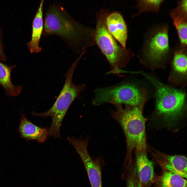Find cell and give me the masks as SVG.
Listing matches in <instances>:
<instances>
[{
	"mask_svg": "<svg viewBox=\"0 0 187 187\" xmlns=\"http://www.w3.org/2000/svg\"><path fill=\"white\" fill-rule=\"evenodd\" d=\"M43 33L57 35L73 50L82 52L95 44L94 29L76 20L61 5L54 4L45 16Z\"/></svg>",
	"mask_w": 187,
	"mask_h": 187,
	"instance_id": "6da1fadb",
	"label": "cell"
},
{
	"mask_svg": "<svg viewBox=\"0 0 187 187\" xmlns=\"http://www.w3.org/2000/svg\"><path fill=\"white\" fill-rule=\"evenodd\" d=\"M144 102L137 106L127 105L125 108L121 104L115 105L114 116L122 127L126 140L127 153L124 165L132 160L133 150L136 151L146 150L145 120L142 112Z\"/></svg>",
	"mask_w": 187,
	"mask_h": 187,
	"instance_id": "7a4b0ae2",
	"label": "cell"
},
{
	"mask_svg": "<svg viewBox=\"0 0 187 187\" xmlns=\"http://www.w3.org/2000/svg\"><path fill=\"white\" fill-rule=\"evenodd\" d=\"M109 13L106 9H102L97 13L95 41L110 65L109 73L119 76L122 72L121 69L126 66L133 54L129 49L118 44L109 32L105 20Z\"/></svg>",
	"mask_w": 187,
	"mask_h": 187,
	"instance_id": "3957f363",
	"label": "cell"
},
{
	"mask_svg": "<svg viewBox=\"0 0 187 187\" xmlns=\"http://www.w3.org/2000/svg\"><path fill=\"white\" fill-rule=\"evenodd\" d=\"M80 60L77 58L65 73V81L63 87L52 107L44 112H31L32 114L36 116L51 117L52 121L48 129V136L54 138L61 137L60 129L64 118L72 102L86 88L85 84L77 85L72 82L74 72Z\"/></svg>",
	"mask_w": 187,
	"mask_h": 187,
	"instance_id": "277c9868",
	"label": "cell"
},
{
	"mask_svg": "<svg viewBox=\"0 0 187 187\" xmlns=\"http://www.w3.org/2000/svg\"><path fill=\"white\" fill-rule=\"evenodd\" d=\"M146 96L144 90L140 92L135 85L124 81L114 85L96 89L92 102L96 105L108 103L115 105L124 104L135 106L146 99Z\"/></svg>",
	"mask_w": 187,
	"mask_h": 187,
	"instance_id": "5b68a950",
	"label": "cell"
},
{
	"mask_svg": "<svg viewBox=\"0 0 187 187\" xmlns=\"http://www.w3.org/2000/svg\"><path fill=\"white\" fill-rule=\"evenodd\" d=\"M157 83L156 110L168 125H172L182 115L185 106V94Z\"/></svg>",
	"mask_w": 187,
	"mask_h": 187,
	"instance_id": "8992f818",
	"label": "cell"
},
{
	"mask_svg": "<svg viewBox=\"0 0 187 187\" xmlns=\"http://www.w3.org/2000/svg\"><path fill=\"white\" fill-rule=\"evenodd\" d=\"M69 143L75 149L81 159L86 170L91 187H102L100 162L92 159L88 151V139L75 137L67 138Z\"/></svg>",
	"mask_w": 187,
	"mask_h": 187,
	"instance_id": "52a82bcc",
	"label": "cell"
},
{
	"mask_svg": "<svg viewBox=\"0 0 187 187\" xmlns=\"http://www.w3.org/2000/svg\"><path fill=\"white\" fill-rule=\"evenodd\" d=\"M168 28L163 25L153 32L145 43L144 53L150 61L157 62L164 58L169 49Z\"/></svg>",
	"mask_w": 187,
	"mask_h": 187,
	"instance_id": "ba28073f",
	"label": "cell"
},
{
	"mask_svg": "<svg viewBox=\"0 0 187 187\" xmlns=\"http://www.w3.org/2000/svg\"><path fill=\"white\" fill-rule=\"evenodd\" d=\"M153 154L162 169L187 178V159L185 156L169 155L157 151Z\"/></svg>",
	"mask_w": 187,
	"mask_h": 187,
	"instance_id": "9c48e42d",
	"label": "cell"
},
{
	"mask_svg": "<svg viewBox=\"0 0 187 187\" xmlns=\"http://www.w3.org/2000/svg\"><path fill=\"white\" fill-rule=\"evenodd\" d=\"M135 164L141 187H150L155 178L153 162L145 151H136Z\"/></svg>",
	"mask_w": 187,
	"mask_h": 187,
	"instance_id": "30bf717a",
	"label": "cell"
},
{
	"mask_svg": "<svg viewBox=\"0 0 187 187\" xmlns=\"http://www.w3.org/2000/svg\"><path fill=\"white\" fill-rule=\"evenodd\" d=\"M105 23L110 34L119 44L126 48L128 37L127 28L122 15L117 11L109 13L106 17Z\"/></svg>",
	"mask_w": 187,
	"mask_h": 187,
	"instance_id": "8fae6325",
	"label": "cell"
},
{
	"mask_svg": "<svg viewBox=\"0 0 187 187\" xmlns=\"http://www.w3.org/2000/svg\"><path fill=\"white\" fill-rule=\"evenodd\" d=\"M48 129L38 126L28 120L23 114L21 119L18 132L22 137L27 140L36 141L44 143L48 136Z\"/></svg>",
	"mask_w": 187,
	"mask_h": 187,
	"instance_id": "7c38bea8",
	"label": "cell"
},
{
	"mask_svg": "<svg viewBox=\"0 0 187 187\" xmlns=\"http://www.w3.org/2000/svg\"><path fill=\"white\" fill-rule=\"evenodd\" d=\"M43 3L44 1L41 0L33 21L31 38L27 44L28 47L31 53H38L42 50L39 43L44 27Z\"/></svg>",
	"mask_w": 187,
	"mask_h": 187,
	"instance_id": "4fadbf2b",
	"label": "cell"
},
{
	"mask_svg": "<svg viewBox=\"0 0 187 187\" xmlns=\"http://www.w3.org/2000/svg\"><path fill=\"white\" fill-rule=\"evenodd\" d=\"M15 67V65H8L0 61V85L4 88L8 96H18L23 89L22 85L15 86L11 81V71Z\"/></svg>",
	"mask_w": 187,
	"mask_h": 187,
	"instance_id": "5bb4252c",
	"label": "cell"
},
{
	"mask_svg": "<svg viewBox=\"0 0 187 187\" xmlns=\"http://www.w3.org/2000/svg\"><path fill=\"white\" fill-rule=\"evenodd\" d=\"M162 170L160 176L155 177V187H187L184 178L166 170Z\"/></svg>",
	"mask_w": 187,
	"mask_h": 187,
	"instance_id": "9a60e30c",
	"label": "cell"
},
{
	"mask_svg": "<svg viewBox=\"0 0 187 187\" xmlns=\"http://www.w3.org/2000/svg\"><path fill=\"white\" fill-rule=\"evenodd\" d=\"M186 48L180 47L175 53L172 62L173 68L177 74L185 76L187 72Z\"/></svg>",
	"mask_w": 187,
	"mask_h": 187,
	"instance_id": "2e32d148",
	"label": "cell"
},
{
	"mask_svg": "<svg viewBox=\"0 0 187 187\" xmlns=\"http://www.w3.org/2000/svg\"><path fill=\"white\" fill-rule=\"evenodd\" d=\"M177 3V6L170 13L174 25L187 20V0L178 1Z\"/></svg>",
	"mask_w": 187,
	"mask_h": 187,
	"instance_id": "e0dca14e",
	"label": "cell"
},
{
	"mask_svg": "<svg viewBox=\"0 0 187 187\" xmlns=\"http://www.w3.org/2000/svg\"><path fill=\"white\" fill-rule=\"evenodd\" d=\"M164 0H139L137 1V7L139 10L138 15L146 11L157 12Z\"/></svg>",
	"mask_w": 187,
	"mask_h": 187,
	"instance_id": "ac0fdd59",
	"label": "cell"
},
{
	"mask_svg": "<svg viewBox=\"0 0 187 187\" xmlns=\"http://www.w3.org/2000/svg\"><path fill=\"white\" fill-rule=\"evenodd\" d=\"M180 44V47L186 48L187 40V21L181 23L175 26Z\"/></svg>",
	"mask_w": 187,
	"mask_h": 187,
	"instance_id": "d6986e66",
	"label": "cell"
},
{
	"mask_svg": "<svg viewBox=\"0 0 187 187\" xmlns=\"http://www.w3.org/2000/svg\"><path fill=\"white\" fill-rule=\"evenodd\" d=\"M126 180V187H141L140 181L136 171L130 170L124 175Z\"/></svg>",
	"mask_w": 187,
	"mask_h": 187,
	"instance_id": "ffe728a7",
	"label": "cell"
},
{
	"mask_svg": "<svg viewBox=\"0 0 187 187\" xmlns=\"http://www.w3.org/2000/svg\"><path fill=\"white\" fill-rule=\"evenodd\" d=\"M6 59L4 51L3 46L1 39V34L0 32V61H5Z\"/></svg>",
	"mask_w": 187,
	"mask_h": 187,
	"instance_id": "44dd1931",
	"label": "cell"
}]
</instances>
